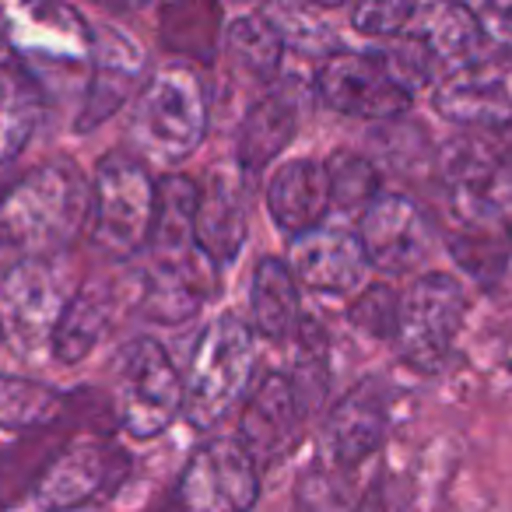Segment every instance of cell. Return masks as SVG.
Here are the masks:
<instances>
[{
    "label": "cell",
    "mask_w": 512,
    "mask_h": 512,
    "mask_svg": "<svg viewBox=\"0 0 512 512\" xmlns=\"http://www.w3.org/2000/svg\"><path fill=\"white\" fill-rule=\"evenodd\" d=\"M92 214V190L67 162L39 165L18 179L0 204V242L25 253V260H53Z\"/></svg>",
    "instance_id": "6da1fadb"
},
{
    "label": "cell",
    "mask_w": 512,
    "mask_h": 512,
    "mask_svg": "<svg viewBox=\"0 0 512 512\" xmlns=\"http://www.w3.org/2000/svg\"><path fill=\"white\" fill-rule=\"evenodd\" d=\"M256 348L239 316H218L200 330L186 372L183 418L193 428H214L249 390Z\"/></svg>",
    "instance_id": "7a4b0ae2"
},
{
    "label": "cell",
    "mask_w": 512,
    "mask_h": 512,
    "mask_svg": "<svg viewBox=\"0 0 512 512\" xmlns=\"http://www.w3.org/2000/svg\"><path fill=\"white\" fill-rule=\"evenodd\" d=\"M134 137L158 162H183L207 134V88L193 67L169 64L137 92Z\"/></svg>",
    "instance_id": "3957f363"
},
{
    "label": "cell",
    "mask_w": 512,
    "mask_h": 512,
    "mask_svg": "<svg viewBox=\"0 0 512 512\" xmlns=\"http://www.w3.org/2000/svg\"><path fill=\"white\" fill-rule=\"evenodd\" d=\"M155 204L158 186L137 158H102L92 186V242L116 260L137 256L148 249Z\"/></svg>",
    "instance_id": "277c9868"
},
{
    "label": "cell",
    "mask_w": 512,
    "mask_h": 512,
    "mask_svg": "<svg viewBox=\"0 0 512 512\" xmlns=\"http://www.w3.org/2000/svg\"><path fill=\"white\" fill-rule=\"evenodd\" d=\"M467 316V295L453 274H421L400 295L397 316V355L418 372H439L453 355Z\"/></svg>",
    "instance_id": "5b68a950"
},
{
    "label": "cell",
    "mask_w": 512,
    "mask_h": 512,
    "mask_svg": "<svg viewBox=\"0 0 512 512\" xmlns=\"http://www.w3.org/2000/svg\"><path fill=\"white\" fill-rule=\"evenodd\" d=\"M186 379L165 355V348L151 337H137L120 355L116 372V414L120 425L134 439H155L183 414Z\"/></svg>",
    "instance_id": "8992f818"
},
{
    "label": "cell",
    "mask_w": 512,
    "mask_h": 512,
    "mask_svg": "<svg viewBox=\"0 0 512 512\" xmlns=\"http://www.w3.org/2000/svg\"><path fill=\"white\" fill-rule=\"evenodd\" d=\"M316 95L334 113L358 120H397L414 102V92L397 78L383 50L330 53L316 71Z\"/></svg>",
    "instance_id": "52a82bcc"
},
{
    "label": "cell",
    "mask_w": 512,
    "mask_h": 512,
    "mask_svg": "<svg viewBox=\"0 0 512 512\" xmlns=\"http://www.w3.org/2000/svg\"><path fill=\"white\" fill-rule=\"evenodd\" d=\"M183 512H249L260 498V470L239 439L204 442L179 477Z\"/></svg>",
    "instance_id": "ba28073f"
},
{
    "label": "cell",
    "mask_w": 512,
    "mask_h": 512,
    "mask_svg": "<svg viewBox=\"0 0 512 512\" xmlns=\"http://www.w3.org/2000/svg\"><path fill=\"white\" fill-rule=\"evenodd\" d=\"M130 474V456L113 442H74L43 467L36 502L46 512H71L116 495Z\"/></svg>",
    "instance_id": "9c48e42d"
},
{
    "label": "cell",
    "mask_w": 512,
    "mask_h": 512,
    "mask_svg": "<svg viewBox=\"0 0 512 512\" xmlns=\"http://www.w3.org/2000/svg\"><path fill=\"white\" fill-rule=\"evenodd\" d=\"M71 302L64 264L18 260L0 281V327H8L22 348H36L39 341H50Z\"/></svg>",
    "instance_id": "30bf717a"
},
{
    "label": "cell",
    "mask_w": 512,
    "mask_h": 512,
    "mask_svg": "<svg viewBox=\"0 0 512 512\" xmlns=\"http://www.w3.org/2000/svg\"><path fill=\"white\" fill-rule=\"evenodd\" d=\"M453 204L467 225H491L512 197V158L481 134L456 137L442 155Z\"/></svg>",
    "instance_id": "8fae6325"
},
{
    "label": "cell",
    "mask_w": 512,
    "mask_h": 512,
    "mask_svg": "<svg viewBox=\"0 0 512 512\" xmlns=\"http://www.w3.org/2000/svg\"><path fill=\"white\" fill-rule=\"evenodd\" d=\"M358 239H362L372 271L400 278V274H414L428 264L435 249V228L411 197L383 193L362 214Z\"/></svg>",
    "instance_id": "7c38bea8"
},
{
    "label": "cell",
    "mask_w": 512,
    "mask_h": 512,
    "mask_svg": "<svg viewBox=\"0 0 512 512\" xmlns=\"http://www.w3.org/2000/svg\"><path fill=\"white\" fill-rule=\"evenodd\" d=\"M432 102L442 120L460 123V127H512V53H491L460 71L442 74Z\"/></svg>",
    "instance_id": "4fadbf2b"
},
{
    "label": "cell",
    "mask_w": 512,
    "mask_h": 512,
    "mask_svg": "<svg viewBox=\"0 0 512 512\" xmlns=\"http://www.w3.org/2000/svg\"><path fill=\"white\" fill-rule=\"evenodd\" d=\"M92 74L81 99L78 130H95L137 88H144V46L120 25H102L92 36Z\"/></svg>",
    "instance_id": "5bb4252c"
},
{
    "label": "cell",
    "mask_w": 512,
    "mask_h": 512,
    "mask_svg": "<svg viewBox=\"0 0 512 512\" xmlns=\"http://www.w3.org/2000/svg\"><path fill=\"white\" fill-rule=\"evenodd\" d=\"M15 50L22 53L18 64L36 78L39 67L64 64L71 71H81L92 64V32L85 18L74 8L53 4V8H18L11 11L8 29Z\"/></svg>",
    "instance_id": "9a60e30c"
},
{
    "label": "cell",
    "mask_w": 512,
    "mask_h": 512,
    "mask_svg": "<svg viewBox=\"0 0 512 512\" xmlns=\"http://www.w3.org/2000/svg\"><path fill=\"white\" fill-rule=\"evenodd\" d=\"M249 179L242 169H207L197 183V246L211 267L232 264L249 232Z\"/></svg>",
    "instance_id": "2e32d148"
},
{
    "label": "cell",
    "mask_w": 512,
    "mask_h": 512,
    "mask_svg": "<svg viewBox=\"0 0 512 512\" xmlns=\"http://www.w3.org/2000/svg\"><path fill=\"white\" fill-rule=\"evenodd\" d=\"M302 425H306V404H302L292 376L271 372L260 379L246 411H242L239 442L260 467V463L281 460L299 442Z\"/></svg>",
    "instance_id": "e0dca14e"
},
{
    "label": "cell",
    "mask_w": 512,
    "mask_h": 512,
    "mask_svg": "<svg viewBox=\"0 0 512 512\" xmlns=\"http://www.w3.org/2000/svg\"><path fill=\"white\" fill-rule=\"evenodd\" d=\"M288 260H292L288 271L295 274V281L323 295L355 292L369 274V256H365L358 232L334 225H320L292 239Z\"/></svg>",
    "instance_id": "ac0fdd59"
},
{
    "label": "cell",
    "mask_w": 512,
    "mask_h": 512,
    "mask_svg": "<svg viewBox=\"0 0 512 512\" xmlns=\"http://www.w3.org/2000/svg\"><path fill=\"white\" fill-rule=\"evenodd\" d=\"M299 123H302V88L295 78L267 88L249 106L239 130V169L249 179V186L292 144Z\"/></svg>",
    "instance_id": "d6986e66"
},
{
    "label": "cell",
    "mask_w": 512,
    "mask_h": 512,
    "mask_svg": "<svg viewBox=\"0 0 512 512\" xmlns=\"http://www.w3.org/2000/svg\"><path fill=\"white\" fill-rule=\"evenodd\" d=\"M386 428H390V400H386V390L376 379L358 383L330 411L327 421L330 453L344 467H355V463L369 460L383 446Z\"/></svg>",
    "instance_id": "ffe728a7"
},
{
    "label": "cell",
    "mask_w": 512,
    "mask_h": 512,
    "mask_svg": "<svg viewBox=\"0 0 512 512\" xmlns=\"http://www.w3.org/2000/svg\"><path fill=\"white\" fill-rule=\"evenodd\" d=\"M267 207H271V218L278 221V228H285L292 239L320 228L327 211L334 207L327 165L316 158L285 162L267 186Z\"/></svg>",
    "instance_id": "44dd1931"
},
{
    "label": "cell",
    "mask_w": 512,
    "mask_h": 512,
    "mask_svg": "<svg viewBox=\"0 0 512 512\" xmlns=\"http://www.w3.org/2000/svg\"><path fill=\"white\" fill-rule=\"evenodd\" d=\"M407 39L425 46L432 64L442 67L446 74L495 53L484 39L477 18L470 15V8H460V4H418V15H414Z\"/></svg>",
    "instance_id": "7402d4cb"
},
{
    "label": "cell",
    "mask_w": 512,
    "mask_h": 512,
    "mask_svg": "<svg viewBox=\"0 0 512 512\" xmlns=\"http://www.w3.org/2000/svg\"><path fill=\"white\" fill-rule=\"evenodd\" d=\"M249 316L253 330L267 341H288L302 330V302L299 281L288 264L264 256L249 281Z\"/></svg>",
    "instance_id": "603a6c76"
},
{
    "label": "cell",
    "mask_w": 512,
    "mask_h": 512,
    "mask_svg": "<svg viewBox=\"0 0 512 512\" xmlns=\"http://www.w3.org/2000/svg\"><path fill=\"white\" fill-rule=\"evenodd\" d=\"M43 85L18 60L0 64V169L11 165L43 120Z\"/></svg>",
    "instance_id": "cb8c5ba5"
},
{
    "label": "cell",
    "mask_w": 512,
    "mask_h": 512,
    "mask_svg": "<svg viewBox=\"0 0 512 512\" xmlns=\"http://www.w3.org/2000/svg\"><path fill=\"white\" fill-rule=\"evenodd\" d=\"M225 50L242 74L256 81H274L281 71L285 39L267 15H242L225 29Z\"/></svg>",
    "instance_id": "d4e9b609"
},
{
    "label": "cell",
    "mask_w": 512,
    "mask_h": 512,
    "mask_svg": "<svg viewBox=\"0 0 512 512\" xmlns=\"http://www.w3.org/2000/svg\"><path fill=\"white\" fill-rule=\"evenodd\" d=\"M106 323H109L106 299L95 292H78L50 337L53 358L60 365H74L81 358H88L95 351V344L102 341V334H106Z\"/></svg>",
    "instance_id": "484cf974"
},
{
    "label": "cell",
    "mask_w": 512,
    "mask_h": 512,
    "mask_svg": "<svg viewBox=\"0 0 512 512\" xmlns=\"http://www.w3.org/2000/svg\"><path fill=\"white\" fill-rule=\"evenodd\" d=\"M64 407V393L50 383L25 376H0V428L4 432H29L43 428Z\"/></svg>",
    "instance_id": "4316f807"
},
{
    "label": "cell",
    "mask_w": 512,
    "mask_h": 512,
    "mask_svg": "<svg viewBox=\"0 0 512 512\" xmlns=\"http://www.w3.org/2000/svg\"><path fill=\"white\" fill-rule=\"evenodd\" d=\"M330 176V193H334V207L341 211H358L365 214L376 204L379 193V172L369 158L355 155V151H334L327 162Z\"/></svg>",
    "instance_id": "83f0119b"
},
{
    "label": "cell",
    "mask_w": 512,
    "mask_h": 512,
    "mask_svg": "<svg viewBox=\"0 0 512 512\" xmlns=\"http://www.w3.org/2000/svg\"><path fill=\"white\" fill-rule=\"evenodd\" d=\"M449 246H453L456 264H460L467 274H474V278H481V281L495 278V274L502 271V264H505L502 242L495 239V232H491L488 225H467V232L453 235V242H449Z\"/></svg>",
    "instance_id": "f1b7e54d"
},
{
    "label": "cell",
    "mask_w": 512,
    "mask_h": 512,
    "mask_svg": "<svg viewBox=\"0 0 512 512\" xmlns=\"http://www.w3.org/2000/svg\"><path fill=\"white\" fill-rule=\"evenodd\" d=\"M397 316H400V295L390 285H372L362 292V299L351 306L348 320L355 323L362 334L376 337V341H393L397 334Z\"/></svg>",
    "instance_id": "f546056e"
},
{
    "label": "cell",
    "mask_w": 512,
    "mask_h": 512,
    "mask_svg": "<svg viewBox=\"0 0 512 512\" xmlns=\"http://www.w3.org/2000/svg\"><path fill=\"white\" fill-rule=\"evenodd\" d=\"M414 15H418V4H358L351 11V25H355L362 36L372 39H407L414 25Z\"/></svg>",
    "instance_id": "4dcf8cb0"
},
{
    "label": "cell",
    "mask_w": 512,
    "mask_h": 512,
    "mask_svg": "<svg viewBox=\"0 0 512 512\" xmlns=\"http://www.w3.org/2000/svg\"><path fill=\"white\" fill-rule=\"evenodd\" d=\"M470 15L477 18L491 50L512 53V4H474Z\"/></svg>",
    "instance_id": "1f68e13d"
},
{
    "label": "cell",
    "mask_w": 512,
    "mask_h": 512,
    "mask_svg": "<svg viewBox=\"0 0 512 512\" xmlns=\"http://www.w3.org/2000/svg\"><path fill=\"white\" fill-rule=\"evenodd\" d=\"M355 512H390V505H386V495H383V488H369L365 491V498L355 505Z\"/></svg>",
    "instance_id": "d6a6232c"
},
{
    "label": "cell",
    "mask_w": 512,
    "mask_h": 512,
    "mask_svg": "<svg viewBox=\"0 0 512 512\" xmlns=\"http://www.w3.org/2000/svg\"><path fill=\"white\" fill-rule=\"evenodd\" d=\"M8 190H11V186L4 183V179H0V204H4V197H8Z\"/></svg>",
    "instance_id": "836d02e7"
},
{
    "label": "cell",
    "mask_w": 512,
    "mask_h": 512,
    "mask_svg": "<svg viewBox=\"0 0 512 512\" xmlns=\"http://www.w3.org/2000/svg\"><path fill=\"white\" fill-rule=\"evenodd\" d=\"M0 337H4V327H0Z\"/></svg>",
    "instance_id": "e575fe53"
}]
</instances>
